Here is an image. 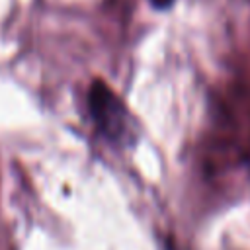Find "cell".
I'll return each instance as SVG.
<instances>
[{
    "mask_svg": "<svg viewBox=\"0 0 250 250\" xmlns=\"http://www.w3.org/2000/svg\"><path fill=\"white\" fill-rule=\"evenodd\" d=\"M170 2H172V0H154V4H156V6H160V8H162V6H168Z\"/></svg>",
    "mask_w": 250,
    "mask_h": 250,
    "instance_id": "7a4b0ae2",
    "label": "cell"
},
{
    "mask_svg": "<svg viewBox=\"0 0 250 250\" xmlns=\"http://www.w3.org/2000/svg\"><path fill=\"white\" fill-rule=\"evenodd\" d=\"M88 104H90L92 117L96 119L100 131L107 139H113V141L123 139L125 131L129 129L127 111H125L121 100L107 88V84H104L100 80L94 82L90 88Z\"/></svg>",
    "mask_w": 250,
    "mask_h": 250,
    "instance_id": "6da1fadb",
    "label": "cell"
}]
</instances>
